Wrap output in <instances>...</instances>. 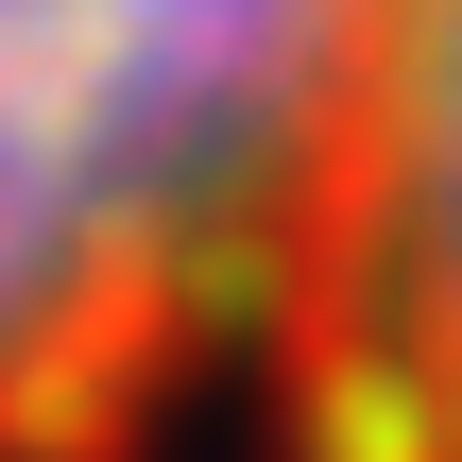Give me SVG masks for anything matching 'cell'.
<instances>
[{
	"label": "cell",
	"instance_id": "1",
	"mask_svg": "<svg viewBox=\"0 0 462 462\" xmlns=\"http://www.w3.org/2000/svg\"><path fill=\"white\" fill-rule=\"evenodd\" d=\"M394 0H0V462H103L274 360Z\"/></svg>",
	"mask_w": 462,
	"mask_h": 462
},
{
	"label": "cell",
	"instance_id": "2",
	"mask_svg": "<svg viewBox=\"0 0 462 462\" xmlns=\"http://www.w3.org/2000/svg\"><path fill=\"white\" fill-rule=\"evenodd\" d=\"M274 394L309 462H462V0H394L343 103Z\"/></svg>",
	"mask_w": 462,
	"mask_h": 462
}]
</instances>
